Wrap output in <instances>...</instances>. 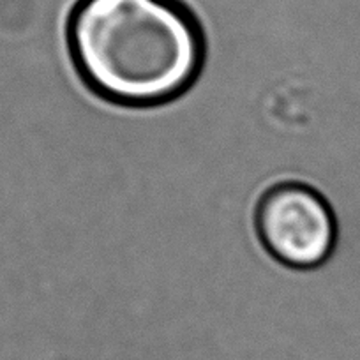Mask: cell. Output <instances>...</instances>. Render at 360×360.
<instances>
[{
	"instance_id": "obj_1",
	"label": "cell",
	"mask_w": 360,
	"mask_h": 360,
	"mask_svg": "<svg viewBox=\"0 0 360 360\" xmlns=\"http://www.w3.org/2000/svg\"><path fill=\"white\" fill-rule=\"evenodd\" d=\"M65 36L86 85L119 105L176 99L205 60L202 20L188 0H72Z\"/></svg>"
},
{
	"instance_id": "obj_2",
	"label": "cell",
	"mask_w": 360,
	"mask_h": 360,
	"mask_svg": "<svg viewBox=\"0 0 360 360\" xmlns=\"http://www.w3.org/2000/svg\"><path fill=\"white\" fill-rule=\"evenodd\" d=\"M256 228L266 251L292 269H316L338 242V221L327 200L300 182H283L263 195Z\"/></svg>"
}]
</instances>
